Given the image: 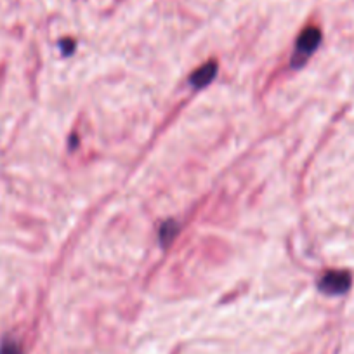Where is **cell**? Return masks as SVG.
Wrapping results in <instances>:
<instances>
[{
    "mask_svg": "<svg viewBox=\"0 0 354 354\" xmlns=\"http://www.w3.org/2000/svg\"><path fill=\"white\" fill-rule=\"evenodd\" d=\"M321 42V32L316 26H307L303 34L297 38V44H295V52L292 56V67L300 68L304 67L307 59L313 56V52L320 47Z\"/></svg>",
    "mask_w": 354,
    "mask_h": 354,
    "instance_id": "6da1fadb",
    "label": "cell"
},
{
    "mask_svg": "<svg viewBox=\"0 0 354 354\" xmlns=\"http://www.w3.org/2000/svg\"><path fill=\"white\" fill-rule=\"evenodd\" d=\"M351 274L347 271H330L320 280L318 287L327 295H342L351 287Z\"/></svg>",
    "mask_w": 354,
    "mask_h": 354,
    "instance_id": "7a4b0ae2",
    "label": "cell"
},
{
    "mask_svg": "<svg viewBox=\"0 0 354 354\" xmlns=\"http://www.w3.org/2000/svg\"><path fill=\"white\" fill-rule=\"evenodd\" d=\"M215 73H217V67H215L214 61H211V63H206V64H203V67H200L198 70H196L195 73L189 77V82H191L193 87L202 88L214 80Z\"/></svg>",
    "mask_w": 354,
    "mask_h": 354,
    "instance_id": "3957f363",
    "label": "cell"
},
{
    "mask_svg": "<svg viewBox=\"0 0 354 354\" xmlns=\"http://www.w3.org/2000/svg\"><path fill=\"white\" fill-rule=\"evenodd\" d=\"M179 233V224L176 221H165L162 226H160V244L163 247L172 244V240Z\"/></svg>",
    "mask_w": 354,
    "mask_h": 354,
    "instance_id": "277c9868",
    "label": "cell"
},
{
    "mask_svg": "<svg viewBox=\"0 0 354 354\" xmlns=\"http://www.w3.org/2000/svg\"><path fill=\"white\" fill-rule=\"evenodd\" d=\"M0 354H23L21 347L12 339H5L0 344Z\"/></svg>",
    "mask_w": 354,
    "mask_h": 354,
    "instance_id": "5b68a950",
    "label": "cell"
},
{
    "mask_svg": "<svg viewBox=\"0 0 354 354\" xmlns=\"http://www.w3.org/2000/svg\"><path fill=\"white\" fill-rule=\"evenodd\" d=\"M73 47H75V44L71 40H63V42H61V49H63V54H71Z\"/></svg>",
    "mask_w": 354,
    "mask_h": 354,
    "instance_id": "8992f818",
    "label": "cell"
}]
</instances>
